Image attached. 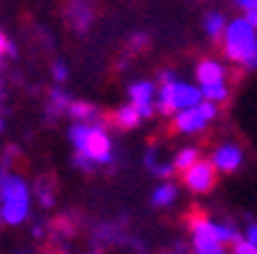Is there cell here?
I'll list each match as a JSON object with an SVG mask.
<instances>
[{
  "label": "cell",
  "instance_id": "cell-16",
  "mask_svg": "<svg viewBox=\"0 0 257 254\" xmlns=\"http://www.w3.org/2000/svg\"><path fill=\"white\" fill-rule=\"evenodd\" d=\"M224 26H227V18L222 13H209L206 21H204V31H206V36H211V39H219Z\"/></svg>",
  "mask_w": 257,
  "mask_h": 254
},
{
  "label": "cell",
  "instance_id": "cell-23",
  "mask_svg": "<svg viewBox=\"0 0 257 254\" xmlns=\"http://www.w3.org/2000/svg\"><path fill=\"white\" fill-rule=\"evenodd\" d=\"M242 66H244L247 71H257V49H254V51H252V54H249V56L242 61Z\"/></svg>",
  "mask_w": 257,
  "mask_h": 254
},
{
  "label": "cell",
  "instance_id": "cell-4",
  "mask_svg": "<svg viewBox=\"0 0 257 254\" xmlns=\"http://www.w3.org/2000/svg\"><path fill=\"white\" fill-rule=\"evenodd\" d=\"M183 183L194 193H206L216 183V168L211 165V160H194L183 170Z\"/></svg>",
  "mask_w": 257,
  "mask_h": 254
},
{
  "label": "cell",
  "instance_id": "cell-25",
  "mask_svg": "<svg viewBox=\"0 0 257 254\" xmlns=\"http://www.w3.org/2000/svg\"><path fill=\"white\" fill-rule=\"evenodd\" d=\"M242 11H257V0H234Z\"/></svg>",
  "mask_w": 257,
  "mask_h": 254
},
{
  "label": "cell",
  "instance_id": "cell-2",
  "mask_svg": "<svg viewBox=\"0 0 257 254\" xmlns=\"http://www.w3.org/2000/svg\"><path fill=\"white\" fill-rule=\"evenodd\" d=\"M224 56L229 61L242 64L254 49H257V28L247 18H234L224 26Z\"/></svg>",
  "mask_w": 257,
  "mask_h": 254
},
{
  "label": "cell",
  "instance_id": "cell-5",
  "mask_svg": "<svg viewBox=\"0 0 257 254\" xmlns=\"http://www.w3.org/2000/svg\"><path fill=\"white\" fill-rule=\"evenodd\" d=\"M191 246L199 251V254H222L227 246L216 239L214 234V221H206V219H196L191 221Z\"/></svg>",
  "mask_w": 257,
  "mask_h": 254
},
{
  "label": "cell",
  "instance_id": "cell-6",
  "mask_svg": "<svg viewBox=\"0 0 257 254\" xmlns=\"http://www.w3.org/2000/svg\"><path fill=\"white\" fill-rule=\"evenodd\" d=\"M130 104L138 110L140 117H153L156 112V87L153 82H135L130 84Z\"/></svg>",
  "mask_w": 257,
  "mask_h": 254
},
{
  "label": "cell",
  "instance_id": "cell-21",
  "mask_svg": "<svg viewBox=\"0 0 257 254\" xmlns=\"http://www.w3.org/2000/svg\"><path fill=\"white\" fill-rule=\"evenodd\" d=\"M51 74H54V79L61 84V82H66V79H69V69H66L61 61H54V64H51Z\"/></svg>",
  "mask_w": 257,
  "mask_h": 254
},
{
  "label": "cell",
  "instance_id": "cell-27",
  "mask_svg": "<svg viewBox=\"0 0 257 254\" xmlns=\"http://www.w3.org/2000/svg\"><path fill=\"white\" fill-rule=\"evenodd\" d=\"M6 46H8V39L0 33V61H3V56H6Z\"/></svg>",
  "mask_w": 257,
  "mask_h": 254
},
{
  "label": "cell",
  "instance_id": "cell-3",
  "mask_svg": "<svg viewBox=\"0 0 257 254\" xmlns=\"http://www.w3.org/2000/svg\"><path fill=\"white\" fill-rule=\"evenodd\" d=\"M77 153H82V155H87L94 165L99 163V165H109L112 163V142H109V137H107V132H104V127L102 125H92L89 122V130H87V140H84V148L82 150H77Z\"/></svg>",
  "mask_w": 257,
  "mask_h": 254
},
{
  "label": "cell",
  "instance_id": "cell-15",
  "mask_svg": "<svg viewBox=\"0 0 257 254\" xmlns=\"http://www.w3.org/2000/svg\"><path fill=\"white\" fill-rule=\"evenodd\" d=\"M201 97L204 99H211V102H224L229 97V89L224 82H214V84H201Z\"/></svg>",
  "mask_w": 257,
  "mask_h": 254
},
{
  "label": "cell",
  "instance_id": "cell-7",
  "mask_svg": "<svg viewBox=\"0 0 257 254\" xmlns=\"http://www.w3.org/2000/svg\"><path fill=\"white\" fill-rule=\"evenodd\" d=\"M211 165L222 173H234L242 165V150L239 145H219L211 155Z\"/></svg>",
  "mask_w": 257,
  "mask_h": 254
},
{
  "label": "cell",
  "instance_id": "cell-28",
  "mask_svg": "<svg viewBox=\"0 0 257 254\" xmlns=\"http://www.w3.org/2000/svg\"><path fill=\"white\" fill-rule=\"evenodd\" d=\"M33 236L41 239V236H44V229H41V226H33Z\"/></svg>",
  "mask_w": 257,
  "mask_h": 254
},
{
  "label": "cell",
  "instance_id": "cell-13",
  "mask_svg": "<svg viewBox=\"0 0 257 254\" xmlns=\"http://www.w3.org/2000/svg\"><path fill=\"white\" fill-rule=\"evenodd\" d=\"M69 102H71V97H69L64 89H51V92H49V107H46V115H49V117L66 115Z\"/></svg>",
  "mask_w": 257,
  "mask_h": 254
},
{
  "label": "cell",
  "instance_id": "cell-18",
  "mask_svg": "<svg viewBox=\"0 0 257 254\" xmlns=\"http://www.w3.org/2000/svg\"><path fill=\"white\" fill-rule=\"evenodd\" d=\"M194 160H199V150H196V148H183V150L176 155L173 168H176V170H186Z\"/></svg>",
  "mask_w": 257,
  "mask_h": 254
},
{
  "label": "cell",
  "instance_id": "cell-19",
  "mask_svg": "<svg viewBox=\"0 0 257 254\" xmlns=\"http://www.w3.org/2000/svg\"><path fill=\"white\" fill-rule=\"evenodd\" d=\"M229 246H232V251H237V254H257V246H254L252 241H247L244 236H237Z\"/></svg>",
  "mask_w": 257,
  "mask_h": 254
},
{
  "label": "cell",
  "instance_id": "cell-26",
  "mask_svg": "<svg viewBox=\"0 0 257 254\" xmlns=\"http://www.w3.org/2000/svg\"><path fill=\"white\" fill-rule=\"evenodd\" d=\"M158 160H156V153L153 150H148V153H145V168H148V170H153V165H156Z\"/></svg>",
  "mask_w": 257,
  "mask_h": 254
},
{
  "label": "cell",
  "instance_id": "cell-10",
  "mask_svg": "<svg viewBox=\"0 0 257 254\" xmlns=\"http://www.w3.org/2000/svg\"><path fill=\"white\" fill-rule=\"evenodd\" d=\"M196 79H199V84H214V82H224V79H227V71H224V66L219 64V61H214V59H206V61H201V64L196 66Z\"/></svg>",
  "mask_w": 257,
  "mask_h": 254
},
{
  "label": "cell",
  "instance_id": "cell-1",
  "mask_svg": "<svg viewBox=\"0 0 257 254\" xmlns=\"http://www.w3.org/2000/svg\"><path fill=\"white\" fill-rule=\"evenodd\" d=\"M31 208V191L26 180L16 173L0 170V221L11 226L23 224Z\"/></svg>",
  "mask_w": 257,
  "mask_h": 254
},
{
  "label": "cell",
  "instance_id": "cell-22",
  "mask_svg": "<svg viewBox=\"0 0 257 254\" xmlns=\"http://www.w3.org/2000/svg\"><path fill=\"white\" fill-rule=\"evenodd\" d=\"M173 170H176V168H173V163H171V165H158V163L153 165V173H156L158 178H171V175H173Z\"/></svg>",
  "mask_w": 257,
  "mask_h": 254
},
{
  "label": "cell",
  "instance_id": "cell-9",
  "mask_svg": "<svg viewBox=\"0 0 257 254\" xmlns=\"http://www.w3.org/2000/svg\"><path fill=\"white\" fill-rule=\"evenodd\" d=\"M206 127V120L201 117V112L196 110V104L194 107H186V110H178L176 115V130L178 132H201Z\"/></svg>",
  "mask_w": 257,
  "mask_h": 254
},
{
  "label": "cell",
  "instance_id": "cell-17",
  "mask_svg": "<svg viewBox=\"0 0 257 254\" xmlns=\"http://www.w3.org/2000/svg\"><path fill=\"white\" fill-rule=\"evenodd\" d=\"M36 196H39L41 206L44 208H51L54 206V186H51V178H41L36 183Z\"/></svg>",
  "mask_w": 257,
  "mask_h": 254
},
{
  "label": "cell",
  "instance_id": "cell-29",
  "mask_svg": "<svg viewBox=\"0 0 257 254\" xmlns=\"http://www.w3.org/2000/svg\"><path fill=\"white\" fill-rule=\"evenodd\" d=\"M3 130H6V120H3V117H0V132H3Z\"/></svg>",
  "mask_w": 257,
  "mask_h": 254
},
{
  "label": "cell",
  "instance_id": "cell-20",
  "mask_svg": "<svg viewBox=\"0 0 257 254\" xmlns=\"http://www.w3.org/2000/svg\"><path fill=\"white\" fill-rule=\"evenodd\" d=\"M148 44H151L148 33H135L133 39H130V51H133V54H135V51H143V49H148Z\"/></svg>",
  "mask_w": 257,
  "mask_h": 254
},
{
  "label": "cell",
  "instance_id": "cell-12",
  "mask_svg": "<svg viewBox=\"0 0 257 254\" xmlns=\"http://www.w3.org/2000/svg\"><path fill=\"white\" fill-rule=\"evenodd\" d=\"M140 115H138V110L133 104H125V107H117L115 110V115H112V122L117 125V127H122V130H133V127H138L140 125Z\"/></svg>",
  "mask_w": 257,
  "mask_h": 254
},
{
  "label": "cell",
  "instance_id": "cell-24",
  "mask_svg": "<svg viewBox=\"0 0 257 254\" xmlns=\"http://www.w3.org/2000/svg\"><path fill=\"white\" fill-rule=\"evenodd\" d=\"M244 239H247V241H252V244L257 246V224H249V226H247V231H244Z\"/></svg>",
  "mask_w": 257,
  "mask_h": 254
},
{
  "label": "cell",
  "instance_id": "cell-14",
  "mask_svg": "<svg viewBox=\"0 0 257 254\" xmlns=\"http://www.w3.org/2000/svg\"><path fill=\"white\" fill-rule=\"evenodd\" d=\"M153 206H158V208H166V206H171L173 201H176V186L173 183H163V186H158L156 191H153Z\"/></svg>",
  "mask_w": 257,
  "mask_h": 254
},
{
  "label": "cell",
  "instance_id": "cell-8",
  "mask_svg": "<svg viewBox=\"0 0 257 254\" xmlns=\"http://www.w3.org/2000/svg\"><path fill=\"white\" fill-rule=\"evenodd\" d=\"M66 18L79 33H84L92 26V18H94L92 16V6L87 3V0H71L69 8H66Z\"/></svg>",
  "mask_w": 257,
  "mask_h": 254
},
{
  "label": "cell",
  "instance_id": "cell-11",
  "mask_svg": "<svg viewBox=\"0 0 257 254\" xmlns=\"http://www.w3.org/2000/svg\"><path fill=\"white\" fill-rule=\"evenodd\" d=\"M66 115H71L77 122H97L99 120V110L89 102H69Z\"/></svg>",
  "mask_w": 257,
  "mask_h": 254
}]
</instances>
